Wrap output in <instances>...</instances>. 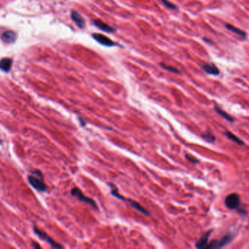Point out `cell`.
I'll return each mask as SVG.
<instances>
[{
	"instance_id": "6da1fadb",
	"label": "cell",
	"mask_w": 249,
	"mask_h": 249,
	"mask_svg": "<svg viewBox=\"0 0 249 249\" xmlns=\"http://www.w3.org/2000/svg\"><path fill=\"white\" fill-rule=\"evenodd\" d=\"M28 181L30 185L40 192H45L47 190V187L44 182L43 175L40 171L34 169L31 171V174L28 176Z\"/></svg>"
},
{
	"instance_id": "7a4b0ae2",
	"label": "cell",
	"mask_w": 249,
	"mask_h": 249,
	"mask_svg": "<svg viewBox=\"0 0 249 249\" xmlns=\"http://www.w3.org/2000/svg\"><path fill=\"white\" fill-rule=\"evenodd\" d=\"M71 194L74 197H76L79 200L81 201V202H85V203H87L89 205H90L92 208H93L94 209H97V205L95 202V201L93 199H92L91 198H89V197H86L83 194V193L80 191V189H79L78 188H73L71 190Z\"/></svg>"
},
{
	"instance_id": "3957f363",
	"label": "cell",
	"mask_w": 249,
	"mask_h": 249,
	"mask_svg": "<svg viewBox=\"0 0 249 249\" xmlns=\"http://www.w3.org/2000/svg\"><path fill=\"white\" fill-rule=\"evenodd\" d=\"M232 240V234H227L222 237L220 240H213L208 243L206 248H221L225 247Z\"/></svg>"
},
{
	"instance_id": "277c9868",
	"label": "cell",
	"mask_w": 249,
	"mask_h": 249,
	"mask_svg": "<svg viewBox=\"0 0 249 249\" xmlns=\"http://www.w3.org/2000/svg\"><path fill=\"white\" fill-rule=\"evenodd\" d=\"M33 229H34V233H35L38 237H40V239L46 241L47 243L51 245V246H53V247L54 248H63V246L60 245L59 243H56L54 239H52V237H50L48 234H46L45 232H44L42 231V230L39 229L37 227H33Z\"/></svg>"
},
{
	"instance_id": "5b68a950",
	"label": "cell",
	"mask_w": 249,
	"mask_h": 249,
	"mask_svg": "<svg viewBox=\"0 0 249 249\" xmlns=\"http://www.w3.org/2000/svg\"><path fill=\"white\" fill-rule=\"evenodd\" d=\"M225 205L227 208L231 210L237 209L240 206V196L236 193H232L230 194L226 197L225 199Z\"/></svg>"
},
{
	"instance_id": "8992f818",
	"label": "cell",
	"mask_w": 249,
	"mask_h": 249,
	"mask_svg": "<svg viewBox=\"0 0 249 249\" xmlns=\"http://www.w3.org/2000/svg\"><path fill=\"white\" fill-rule=\"evenodd\" d=\"M92 37L103 45L107 46V47L116 45V43L113 40H112L107 36H105L104 34H99V33H93L92 34Z\"/></svg>"
},
{
	"instance_id": "52a82bcc",
	"label": "cell",
	"mask_w": 249,
	"mask_h": 249,
	"mask_svg": "<svg viewBox=\"0 0 249 249\" xmlns=\"http://www.w3.org/2000/svg\"><path fill=\"white\" fill-rule=\"evenodd\" d=\"M17 40V34L13 30H7L2 34V40L5 43L10 44L15 43Z\"/></svg>"
},
{
	"instance_id": "ba28073f",
	"label": "cell",
	"mask_w": 249,
	"mask_h": 249,
	"mask_svg": "<svg viewBox=\"0 0 249 249\" xmlns=\"http://www.w3.org/2000/svg\"><path fill=\"white\" fill-rule=\"evenodd\" d=\"M93 25H94L95 27H97L98 29L103 30V31H105V32L112 33V32H115V31H116V29H114L113 27H110V26H109L108 24H105V23L103 22V21H101V20H99V19L93 20Z\"/></svg>"
},
{
	"instance_id": "9c48e42d",
	"label": "cell",
	"mask_w": 249,
	"mask_h": 249,
	"mask_svg": "<svg viewBox=\"0 0 249 249\" xmlns=\"http://www.w3.org/2000/svg\"><path fill=\"white\" fill-rule=\"evenodd\" d=\"M71 18L75 24L80 29L84 28L85 25H86V21H85L84 18L82 17V15L79 13L77 11L73 10L71 12Z\"/></svg>"
},
{
	"instance_id": "30bf717a",
	"label": "cell",
	"mask_w": 249,
	"mask_h": 249,
	"mask_svg": "<svg viewBox=\"0 0 249 249\" xmlns=\"http://www.w3.org/2000/svg\"><path fill=\"white\" fill-rule=\"evenodd\" d=\"M211 234H212V230H210V231L205 233L200 237V239L197 242L195 245L196 248H206L208 244V239H209V237Z\"/></svg>"
},
{
	"instance_id": "8fae6325",
	"label": "cell",
	"mask_w": 249,
	"mask_h": 249,
	"mask_svg": "<svg viewBox=\"0 0 249 249\" xmlns=\"http://www.w3.org/2000/svg\"><path fill=\"white\" fill-rule=\"evenodd\" d=\"M202 70L211 75L217 76L220 74V71L218 67L213 63H207L202 66Z\"/></svg>"
},
{
	"instance_id": "7c38bea8",
	"label": "cell",
	"mask_w": 249,
	"mask_h": 249,
	"mask_svg": "<svg viewBox=\"0 0 249 249\" xmlns=\"http://www.w3.org/2000/svg\"><path fill=\"white\" fill-rule=\"evenodd\" d=\"M126 202H129L132 208H135V210H137V211H139V213H142L143 215L150 216V213H149V212H148V211H147L146 209H145V208H144L142 206V205H139L138 202H137L136 201L133 200V199H126Z\"/></svg>"
},
{
	"instance_id": "4fadbf2b",
	"label": "cell",
	"mask_w": 249,
	"mask_h": 249,
	"mask_svg": "<svg viewBox=\"0 0 249 249\" xmlns=\"http://www.w3.org/2000/svg\"><path fill=\"white\" fill-rule=\"evenodd\" d=\"M13 64V59L10 58H2L1 60L0 67L5 73H8L10 70Z\"/></svg>"
},
{
	"instance_id": "5bb4252c",
	"label": "cell",
	"mask_w": 249,
	"mask_h": 249,
	"mask_svg": "<svg viewBox=\"0 0 249 249\" xmlns=\"http://www.w3.org/2000/svg\"><path fill=\"white\" fill-rule=\"evenodd\" d=\"M225 27H226V28L227 29H229V31H232V32L235 33V34H238V35H240V37H246V33L244 31L241 30L240 29L237 28V27H234V26L232 25V24H227L225 25Z\"/></svg>"
},
{
	"instance_id": "9a60e30c",
	"label": "cell",
	"mask_w": 249,
	"mask_h": 249,
	"mask_svg": "<svg viewBox=\"0 0 249 249\" xmlns=\"http://www.w3.org/2000/svg\"><path fill=\"white\" fill-rule=\"evenodd\" d=\"M214 109H215L216 112V113H218V114H219L221 116H222V117L224 118V119H227V121H230V122H233V121H234V119H233V118L232 117V116H230V115H229L228 113H227V112H225V111H224V110H221V109L220 108V107H217V106H215Z\"/></svg>"
},
{
	"instance_id": "2e32d148",
	"label": "cell",
	"mask_w": 249,
	"mask_h": 249,
	"mask_svg": "<svg viewBox=\"0 0 249 249\" xmlns=\"http://www.w3.org/2000/svg\"><path fill=\"white\" fill-rule=\"evenodd\" d=\"M225 135H226V136H227V137L229 138V139H231V140H232L233 142H236V143L238 144V145H245L244 142H243V140H241V139H240V138L237 137L236 136V135H234V134L232 133V132H227L225 133Z\"/></svg>"
},
{
	"instance_id": "e0dca14e",
	"label": "cell",
	"mask_w": 249,
	"mask_h": 249,
	"mask_svg": "<svg viewBox=\"0 0 249 249\" xmlns=\"http://www.w3.org/2000/svg\"><path fill=\"white\" fill-rule=\"evenodd\" d=\"M202 137L205 140L207 141V142H211V143H213V142H215V139H216L215 136H214L211 132H205V134H203V135H202Z\"/></svg>"
},
{
	"instance_id": "ac0fdd59",
	"label": "cell",
	"mask_w": 249,
	"mask_h": 249,
	"mask_svg": "<svg viewBox=\"0 0 249 249\" xmlns=\"http://www.w3.org/2000/svg\"><path fill=\"white\" fill-rule=\"evenodd\" d=\"M160 66H161V67H162V68H163V69H165V70H166L167 71L172 72V73H175V74H178V73H180L179 70H177L176 68H175V67H170V66L166 65V64H163V63H160Z\"/></svg>"
},
{
	"instance_id": "d6986e66",
	"label": "cell",
	"mask_w": 249,
	"mask_h": 249,
	"mask_svg": "<svg viewBox=\"0 0 249 249\" xmlns=\"http://www.w3.org/2000/svg\"><path fill=\"white\" fill-rule=\"evenodd\" d=\"M162 1V3L164 4V5H165V6L167 7V8H169V9H172V10H178V7L176 6L175 5H174V4L171 3V2H169L168 0H161Z\"/></svg>"
},
{
	"instance_id": "ffe728a7",
	"label": "cell",
	"mask_w": 249,
	"mask_h": 249,
	"mask_svg": "<svg viewBox=\"0 0 249 249\" xmlns=\"http://www.w3.org/2000/svg\"><path fill=\"white\" fill-rule=\"evenodd\" d=\"M186 159H188V161H190L191 162H192V163L194 164H198L199 163V160L198 159H197L196 158L193 157L192 156H189V155H186Z\"/></svg>"
},
{
	"instance_id": "44dd1931",
	"label": "cell",
	"mask_w": 249,
	"mask_h": 249,
	"mask_svg": "<svg viewBox=\"0 0 249 249\" xmlns=\"http://www.w3.org/2000/svg\"><path fill=\"white\" fill-rule=\"evenodd\" d=\"M33 246H34V248H40V245L37 244V243H33Z\"/></svg>"
}]
</instances>
